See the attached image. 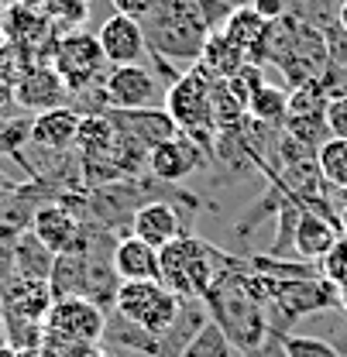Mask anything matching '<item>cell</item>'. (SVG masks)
<instances>
[{"label": "cell", "instance_id": "cell-1", "mask_svg": "<svg viewBox=\"0 0 347 357\" xmlns=\"http://www.w3.org/2000/svg\"><path fill=\"white\" fill-rule=\"evenodd\" d=\"M230 7L220 0H158V7L141 21L148 52L169 66H193L203 55L210 35L223 28Z\"/></svg>", "mask_w": 347, "mask_h": 357}, {"label": "cell", "instance_id": "cell-2", "mask_svg": "<svg viewBox=\"0 0 347 357\" xmlns=\"http://www.w3.org/2000/svg\"><path fill=\"white\" fill-rule=\"evenodd\" d=\"M241 271H244V265L220 271V278L210 285V292L203 296V306H207L210 323H217L220 330L227 333V340L241 354H251V351L265 347L275 333H272L268 310L248 292Z\"/></svg>", "mask_w": 347, "mask_h": 357}, {"label": "cell", "instance_id": "cell-3", "mask_svg": "<svg viewBox=\"0 0 347 357\" xmlns=\"http://www.w3.org/2000/svg\"><path fill=\"white\" fill-rule=\"evenodd\" d=\"M158 261H162V285L172 289L179 299H203L220 278V271L241 265L193 234H182L172 244H165L158 251Z\"/></svg>", "mask_w": 347, "mask_h": 357}, {"label": "cell", "instance_id": "cell-4", "mask_svg": "<svg viewBox=\"0 0 347 357\" xmlns=\"http://www.w3.org/2000/svg\"><path fill=\"white\" fill-rule=\"evenodd\" d=\"M327 55H330L327 31H320L316 24H306L296 14H286L282 21L272 24L268 62H275L282 69V76L293 83V89L320 79Z\"/></svg>", "mask_w": 347, "mask_h": 357}, {"label": "cell", "instance_id": "cell-5", "mask_svg": "<svg viewBox=\"0 0 347 357\" xmlns=\"http://www.w3.org/2000/svg\"><path fill=\"white\" fill-rule=\"evenodd\" d=\"M103 337H107L103 306H96L87 296H66V299H55L45 319L42 347L59 357H87L103 344Z\"/></svg>", "mask_w": 347, "mask_h": 357}, {"label": "cell", "instance_id": "cell-6", "mask_svg": "<svg viewBox=\"0 0 347 357\" xmlns=\"http://www.w3.org/2000/svg\"><path fill=\"white\" fill-rule=\"evenodd\" d=\"M214 86L217 79L210 73H203L200 66L182 73L172 86L165 89V110L179 124V131L189 134L193 141H210L217 134V121H214Z\"/></svg>", "mask_w": 347, "mask_h": 357}, {"label": "cell", "instance_id": "cell-7", "mask_svg": "<svg viewBox=\"0 0 347 357\" xmlns=\"http://www.w3.org/2000/svg\"><path fill=\"white\" fill-rule=\"evenodd\" d=\"M114 312L162 340L182 312V299L162 282H121L114 296Z\"/></svg>", "mask_w": 347, "mask_h": 357}, {"label": "cell", "instance_id": "cell-8", "mask_svg": "<svg viewBox=\"0 0 347 357\" xmlns=\"http://www.w3.org/2000/svg\"><path fill=\"white\" fill-rule=\"evenodd\" d=\"M337 306H341V289L327 282L323 275H313V278H272L265 310L279 312L286 326H293L309 312L337 310Z\"/></svg>", "mask_w": 347, "mask_h": 357}, {"label": "cell", "instance_id": "cell-9", "mask_svg": "<svg viewBox=\"0 0 347 357\" xmlns=\"http://www.w3.org/2000/svg\"><path fill=\"white\" fill-rule=\"evenodd\" d=\"M52 69L62 76V83L69 86V93H83L93 86V79H103L110 62L100 48V38L93 31H69L62 35L55 52H52Z\"/></svg>", "mask_w": 347, "mask_h": 357}, {"label": "cell", "instance_id": "cell-10", "mask_svg": "<svg viewBox=\"0 0 347 357\" xmlns=\"http://www.w3.org/2000/svg\"><path fill=\"white\" fill-rule=\"evenodd\" d=\"M103 96H107V110L131 114V110H148L158 107L162 86L158 76L141 62V66H110L103 76Z\"/></svg>", "mask_w": 347, "mask_h": 357}, {"label": "cell", "instance_id": "cell-11", "mask_svg": "<svg viewBox=\"0 0 347 357\" xmlns=\"http://www.w3.org/2000/svg\"><path fill=\"white\" fill-rule=\"evenodd\" d=\"M55 306V292L45 278L10 275L0 282V316L3 323H42Z\"/></svg>", "mask_w": 347, "mask_h": 357}, {"label": "cell", "instance_id": "cell-12", "mask_svg": "<svg viewBox=\"0 0 347 357\" xmlns=\"http://www.w3.org/2000/svg\"><path fill=\"white\" fill-rule=\"evenodd\" d=\"M0 35H3V42L21 45L35 62H52V52H55V45L62 38V35L55 31V24L45 17L42 10L17 7V3H10V7L3 10Z\"/></svg>", "mask_w": 347, "mask_h": 357}, {"label": "cell", "instance_id": "cell-13", "mask_svg": "<svg viewBox=\"0 0 347 357\" xmlns=\"http://www.w3.org/2000/svg\"><path fill=\"white\" fill-rule=\"evenodd\" d=\"M83 227H87V223H83V217H80L76 210H69L62 199H52V203H42V206L35 210L28 230L42 241L52 255H66V251H73V248L80 244Z\"/></svg>", "mask_w": 347, "mask_h": 357}, {"label": "cell", "instance_id": "cell-14", "mask_svg": "<svg viewBox=\"0 0 347 357\" xmlns=\"http://www.w3.org/2000/svg\"><path fill=\"white\" fill-rule=\"evenodd\" d=\"M96 38H100V48H103L110 66H141V59L152 55L145 24L134 17H124V14H110L100 24Z\"/></svg>", "mask_w": 347, "mask_h": 357}, {"label": "cell", "instance_id": "cell-15", "mask_svg": "<svg viewBox=\"0 0 347 357\" xmlns=\"http://www.w3.org/2000/svg\"><path fill=\"white\" fill-rule=\"evenodd\" d=\"M14 96H17V110L45 114V110H55V107H69V96L73 93L62 83V76L52 69V62H38L14 86Z\"/></svg>", "mask_w": 347, "mask_h": 357}, {"label": "cell", "instance_id": "cell-16", "mask_svg": "<svg viewBox=\"0 0 347 357\" xmlns=\"http://www.w3.org/2000/svg\"><path fill=\"white\" fill-rule=\"evenodd\" d=\"M203 165V144L193 141L189 134H175L172 141L158 144L148 151V169L158 182H182Z\"/></svg>", "mask_w": 347, "mask_h": 357}, {"label": "cell", "instance_id": "cell-17", "mask_svg": "<svg viewBox=\"0 0 347 357\" xmlns=\"http://www.w3.org/2000/svg\"><path fill=\"white\" fill-rule=\"evenodd\" d=\"M131 234L162 251L165 244H172L175 237L186 234V220H182V213L175 210L172 203H165V199H148V203H141V206L134 210Z\"/></svg>", "mask_w": 347, "mask_h": 357}, {"label": "cell", "instance_id": "cell-18", "mask_svg": "<svg viewBox=\"0 0 347 357\" xmlns=\"http://www.w3.org/2000/svg\"><path fill=\"white\" fill-rule=\"evenodd\" d=\"M80 124H83V114L76 107H55V110L35 114L31 117V144L42 151H52V155H66L69 148H76Z\"/></svg>", "mask_w": 347, "mask_h": 357}, {"label": "cell", "instance_id": "cell-19", "mask_svg": "<svg viewBox=\"0 0 347 357\" xmlns=\"http://www.w3.org/2000/svg\"><path fill=\"white\" fill-rule=\"evenodd\" d=\"M341 237L344 234H341V227L334 223L330 213L303 210L296 227H293V251H296L300 261H323Z\"/></svg>", "mask_w": 347, "mask_h": 357}, {"label": "cell", "instance_id": "cell-20", "mask_svg": "<svg viewBox=\"0 0 347 357\" xmlns=\"http://www.w3.org/2000/svg\"><path fill=\"white\" fill-rule=\"evenodd\" d=\"M110 261L121 282H162V261H158V248L145 244L141 237L124 234L114 241L110 248Z\"/></svg>", "mask_w": 347, "mask_h": 357}, {"label": "cell", "instance_id": "cell-21", "mask_svg": "<svg viewBox=\"0 0 347 357\" xmlns=\"http://www.w3.org/2000/svg\"><path fill=\"white\" fill-rule=\"evenodd\" d=\"M220 31L248 55V62H255V66H258V62H268L272 24H268L265 17H258L251 7H237V10H230Z\"/></svg>", "mask_w": 347, "mask_h": 357}, {"label": "cell", "instance_id": "cell-22", "mask_svg": "<svg viewBox=\"0 0 347 357\" xmlns=\"http://www.w3.org/2000/svg\"><path fill=\"white\" fill-rule=\"evenodd\" d=\"M124 131L141 144V148H158V144H165V141H172L175 134H179V124H175L172 117H169V110L165 107H148V110H131V114H121V117H114Z\"/></svg>", "mask_w": 347, "mask_h": 357}, {"label": "cell", "instance_id": "cell-23", "mask_svg": "<svg viewBox=\"0 0 347 357\" xmlns=\"http://www.w3.org/2000/svg\"><path fill=\"white\" fill-rule=\"evenodd\" d=\"M244 66H248V55L230 42L223 31H214V35H210V42L203 45L200 69H203V73H210L214 79H234Z\"/></svg>", "mask_w": 347, "mask_h": 357}, {"label": "cell", "instance_id": "cell-24", "mask_svg": "<svg viewBox=\"0 0 347 357\" xmlns=\"http://www.w3.org/2000/svg\"><path fill=\"white\" fill-rule=\"evenodd\" d=\"M55 258L42 241L31 234V230H21L17 241H14V275H24V278H52V268Z\"/></svg>", "mask_w": 347, "mask_h": 357}, {"label": "cell", "instance_id": "cell-25", "mask_svg": "<svg viewBox=\"0 0 347 357\" xmlns=\"http://www.w3.org/2000/svg\"><path fill=\"white\" fill-rule=\"evenodd\" d=\"M248 117L258 124H268V128H282L289 121V93L282 86L265 83L248 103Z\"/></svg>", "mask_w": 347, "mask_h": 357}, {"label": "cell", "instance_id": "cell-26", "mask_svg": "<svg viewBox=\"0 0 347 357\" xmlns=\"http://www.w3.org/2000/svg\"><path fill=\"white\" fill-rule=\"evenodd\" d=\"M316 165L327 178V185L347 192V141L344 137H327L316 148Z\"/></svg>", "mask_w": 347, "mask_h": 357}, {"label": "cell", "instance_id": "cell-27", "mask_svg": "<svg viewBox=\"0 0 347 357\" xmlns=\"http://www.w3.org/2000/svg\"><path fill=\"white\" fill-rule=\"evenodd\" d=\"M182 357H241V351L227 340V333L220 330L217 323H203L193 333V340L186 344Z\"/></svg>", "mask_w": 347, "mask_h": 357}, {"label": "cell", "instance_id": "cell-28", "mask_svg": "<svg viewBox=\"0 0 347 357\" xmlns=\"http://www.w3.org/2000/svg\"><path fill=\"white\" fill-rule=\"evenodd\" d=\"M42 14L55 24L59 35H69V31H80L89 17V0H45Z\"/></svg>", "mask_w": 347, "mask_h": 357}, {"label": "cell", "instance_id": "cell-29", "mask_svg": "<svg viewBox=\"0 0 347 357\" xmlns=\"http://www.w3.org/2000/svg\"><path fill=\"white\" fill-rule=\"evenodd\" d=\"M282 354L286 357H344V351L323 337H306V333H279Z\"/></svg>", "mask_w": 347, "mask_h": 357}, {"label": "cell", "instance_id": "cell-30", "mask_svg": "<svg viewBox=\"0 0 347 357\" xmlns=\"http://www.w3.org/2000/svg\"><path fill=\"white\" fill-rule=\"evenodd\" d=\"M35 66H38V62H35L21 45L0 42V79H3V83L17 86V83L28 76V69H35Z\"/></svg>", "mask_w": 347, "mask_h": 357}, {"label": "cell", "instance_id": "cell-31", "mask_svg": "<svg viewBox=\"0 0 347 357\" xmlns=\"http://www.w3.org/2000/svg\"><path fill=\"white\" fill-rule=\"evenodd\" d=\"M24 144H31V121L28 117H0V155L21 158Z\"/></svg>", "mask_w": 347, "mask_h": 357}, {"label": "cell", "instance_id": "cell-32", "mask_svg": "<svg viewBox=\"0 0 347 357\" xmlns=\"http://www.w3.org/2000/svg\"><path fill=\"white\" fill-rule=\"evenodd\" d=\"M320 271H323V278L334 282L337 289L347 285V237H341V241L330 248V255L320 261Z\"/></svg>", "mask_w": 347, "mask_h": 357}, {"label": "cell", "instance_id": "cell-33", "mask_svg": "<svg viewBox=\"0 0 347 357\" xmlns=\"http://www.w3.org/2000/svg\"><path fill=\"white\" fill-rule=\"evenodd\" d=\"M327 128H330V137H344L347 141V93L344 96H330V103H327Z\"/></svg>", "mask_w": 347, "mask_h": 357}, {"label": "cell", "instance_id": "cell-34", "mask_svg": "<svg viewBox=\"0 0 347 357\" xmlns=\"http://www.w3.org/2000/svg\"><path fill=\"white\" fill-rule=\"evenodd\" d=\"M110 3H114V14H124L134 21H145L158 7V0H110Z\"/></svg>", "mask_w": 347, "mask_h": 357}, {"label": "cell", "instance_id": "cell-35", "mask_svg": "<svg viewBox=\"0 0 347 357\" xmlns=\"http://www.w3.org/2000/svg\"><path fill=\"white\" fill-rule=\"evenodd\" d=\"M251 10H255L258 17H265L268 24H275V21H282V17L289 14V0H255Z\"/></svg>", "mask_w": 347, "mask_h": 357}, {"label": "cell", "instance_id": "cell-36", "mask_svg": "<svg viewBox=\"0 0 347 357\" xmlns=\"http://www.w3.org/2000/svg\"><path fill=\"white\" fill-rule=\"evenodd\" d=\"M17 110V96H14V86L0 79V117H14Z\"/></svg>", "mask_w": 347, "mask_h": 357}, {"label": "cell", "instance_id": "cell-37", "mask_svg": "<svg viewBox=\"0 0 347 357\" xmlns=\"http://www.w3.org/2000/svg\"><path fill=\"white\" fill-rule=\"evenodd\" d=\"M241 357H286V354H282V344H279V337H272L265 347L251 351V354H241Z\"/></svg>", "mask_w": 347, "mask_h": 357}, {"label": "cell", "instance_id": "cell-38", "mask_svg": "<svg viewBox=\"0 0 347 357\" xmlns=\"http://www.w3.org/2000/svg\"><path fill=\"white\" fill-rule=\"evenodd\" d=\"M17 357H59V354H52L48 347H31V351H17Z\"/></svg>", "mask_w": 347, "mask_h": 357}, {"label": "cell", "instance_id": "cell-39", "mask_svg": "<svg viewBox=\"0 0 347 357\" xmlns=\"http://www.w3.org/2000/svg\"><path fill=\"white\" fill-rule=\"evenodd\" d=\"M10 196H14V185H10L7 178H0V210H3V203H7Z\"/></svg>", "mask_w": 347, "mask_h": 357}, {"label": "cell", "instance_id": "cell-40", "mask_svg": "<svg viewBox=\"0 0 347 357\" xmlns=\"http://www.w3.org/2000/svg\"><path fill=\"white\" fill-rule=\"evenodd\" d=\"M337 28L347 35V0H341V7H337Z\"/></svg>", "mask_w": 347, "mask_h": 357}, {"label": "cell", "instance_id": "cell-41", "mask_svg": "<svg viewBox=\"0 0 347 357\" xmlns=\"http://www.w3.org/2000/svg\"><path fill=\"white\" fill-rule=\"evenodd\" d=\"M220 3H227L230 10H237V7H251L255 0H220Z\"/></svg>", "mask_w": 347, "mask_h": 357}, {"label": "cell", "instance_id": "cell-42", "mask_svg": "<svg viewBox=\"0 0 347 357\" xmlns=\"http://www.w3.org/2000/svg\"><path fill=\"white\" fill-rule=\"evenodd\" d=\"M17 7H31V10H42V3L45 0H14Z\"/></svg>", "mask_w": 347, "mask_h": 357}, {"label": "cell", "instance_id": "cell-43", "mask_svg": "<svg viewBox=\"0 0 347 357\" xmlns=\"http://www.w3.org/2000/svg\"><path fill=\"white\" fill-rule=\"evenodd\" d=\"M337 220H341V230H344V237H347V203L341 206V213H337Z\"/></svg>", "mask_w": 347, "mask_h": 357}, {"label": "cell", "instance_id": "cell-44", "mask_svg": "<svg viewBox=\"0 0 347 357\" xmlns=\"http://www.w3.org/2000/svg\"><path fill=\"white\" fill-rule=\"evenodd\" d=\"M0 357H17V351L10 344H0Z\"/></svg>", "mask_w": 347, "mask_h": 357}, {"label": "cell", "instance_id": "cell-45", "mask_svg": "<svg viewBox=\"0 0 347 357\" xmlns=\"http://www.w3.org/2000/svg\"><path fill=\"white\" fill-rule=\"evenodd\" d=\"M87 357H114V354H107V351H103V347H96V351H89Z\"/></svg>", "mask_w": 347, "mask_h": 357}, {"label": "cell", "instance_id": "cell-46", "mask_svg": "<svg viewBox=\"0 0 347 357\" xmlns=\"http://www.w3.org/2000/svg\"><path fill=\"white\" fill-rule=\"evenodd\" d=\"M341 310L347 312V285H344V289H341Z\"/></svg>", "mask_w": 347, "mask_h": 357}]
</instances>
